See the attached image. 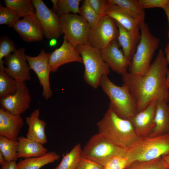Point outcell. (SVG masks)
<instances>
[{
	"label": "cell",
	"instance_id": "6da1fadb",
	"mask_svg": "<svg viewBox=\"0 0 169 169\" xmlns=\"http://www.w3.org/2000/svg\"><path fill=\"white\" fill-rule=\"evenodd\" d=\"M168 63L160 49L147 72L143 75L128 72L122 76L124 84L128 88L137 107V112L155 100L169 102V88L166 84Z\"/></svg>",
	"mask_w": 169,
	"mask_h": 169
},
{
	"label": "cell",
	"instance_id": "7a4b0ae2",
	"mask_svg": "<svg viewBox=\"0 0 169 169\" xmlns=\"http://www.w3.org/2000/svg\"><path fill=\"white\" fill-rule=\"evenodd\" d=\"M96 124L99 133L126 150L139 137L130 120L120 117L110 108Z\"/></svg>",
	"mask_w": 169,
	"mask_h": 169
},
{
	"label": "cell",
	"instance_id": "3957f363",
	"mask_svg": "<svg viewBox=\"0 0 169 169\" xmlns=\"http://www.w3.org/2000/svg\"><path fill=\"white\" fill-rule=\"evenodd\" d=\"M168 155L169 134L139 137L127 149L125 156L128 166L135 161H149Z\"/></svg>",
	"mask_w": 169,
	"mask_h": 169
},
{
	"label": "cell",
	"instance_id": "277c9868",
	"mask_svg": "<svg viewBox=\"0 0 169 169\" xmlns=\"http://www.w3.org/2000/svg\"><path fill=\"white\" fill-rule=\"evenodd\" d=\"M99 85L109 99V108L119 117L129 120L137 113L135 100L125 84L121 86L117 85L107 76L103 75Z\"/></svg>",
	"mask_w": 169,
	"mask_h": 169
},
{
	"label": "cell",
	"instance_id": "5b68a950",
	"mask_svg": "<svg viewBox=\"0 0 169 169\" xmlns=\"http://www.w3.org/2000/svg\"><path fill=\"white\" fill-rule=\"evenodd\" d=\"M139 25L140 39L130 64L128 72L133 74L143 75L150 67L152 58L158 47L160 39L150 32L146 23L145 22Z\"/></svg>",
	"mask_w": 169,
	"mask_h": 169
},
{
	"label": "cell",
	"instance_id": "8992f818",
	"mask_svg": "<svg viewBox=\"0 0 169 169\" xmlns=\"http://www.w3.org/2000/svg\"><path fill=\"white\" fill-rule=\"evenodd\" d=\"M76 49L84 65L85 81L93 88H97L102 76H108L110 73V68L102 60L100 50L92 47L88 43L79 45Z\"/></svg>",
	"mask_w": 169,
	"mask_h": 169
},
{
	"label": "cell",
	"instance_id": "52a82bcc",
	"mask_svg": "<svg viewBox=\"0 0 169 169\" xmlns=\"http://www.w3.org/2000/svg\"><path fill=\"white\" fill-rule=\"evenodd\" d=\"M126 149L119 147L98 133L93 136L82 150L81 157L104 166L113 157L125 156Z\"/></svg>",
	"mask_w": 169,
	"mask_h": 169
},
{
	"label": "cell",
	"instance_id": "ba28073f",
	"mask_svg": "<svg viewBox=\"0 0 169 169\" xmlns=\"http://www.w3.org/2000/svg\"><path fill=\"white\" fill-rule=\"evenodd\" d=\"M60 28L64 36L74 48L79 45L88 43L91 27L81 15L67 14L59 18Z\"/></svg>",
	"mask_w": 169,
	"mask_h": 169
},
{
	"label": "cell",
	"instance_id": "9c48e42d",
	"mask_svg": "<svg viewBox=\"0 0 169 169\" xmlns=\"http://www.w3.org/2000/svg\"><path fill=\"white\" fill-rule=\"evenodd\" d=\"M119 30L115 20L107 15L102 17L97 25L91 28L88 44L92 47L100 50L112 41L117 40Z\"/></svg>",
	"mask_w": 169,
	"mask_h": 169
},
{
	"label": "cell",
	"instance_id": "30bf717a",
	"mask_svg": "<svg viewBox=\"0 0 169 169\" xmlns=\"http://www.w3.org/2000/svg\"><path fill=\"white\" fill-rule=\"evenodd\" d=\"M36 15L48 39H56L63 34L59 22V17L52 9H49L42 0H32Z\"/></svg>",
	"mask_w": 169,
	"mask_h": 169
},
{
	"label": "cell",
	"instance_id": "8fae6325",
	"mask_svg": "<svg viewBox=\"0 0 169 169\" xmlns=\"http://www.w3.org/2000/svg\"><path fill=\"white\" fill-rule=\"evenodd\" d=\"M25 48H21L5 56L3 70L16 81L24 82L31 79L30 69L26 60Z\"/></svg>",
	"mask_w": 169,
	"mask_h": 169
},
{
	"label": "cell",
	"instance_id": "7c38bea8",
	"mask_svg": "<svg viewBox=\"0 0 169 169\" xmlns=\"http://www.w3.org/2000/svg\"><path fill=\"white\" fill-rule=\"evenodd\" d=\"M49 54L44 49H42L37 56L32 57L26 55V59L30 69L36 74L40 85L43 88L42 96L49 99L53 95L50 87L49 74L51 72L49 61Z\"/></svg>",
	"mask_w": 169,
	"mask_h": 169
},
{
	"label": "cell",
	"instance_id": "4fadbf2b",
	"mask_svg": "<svg viewBox=\"0 0 169 169\" xmlns=\"http://www.w3.org/2000/svg\"><path fill=\"white\" fill-rule=\"evenodd\" d=\"M17 90L13 95L0 100L1 108L17 115L23 114L29 107L31 98L25 82L17 81Z\"/></svg>",
	"mask_w": 169,
	"mask_h": 169
},
{
	"label": "cell",
	"instance_id": "5bb4252c",
	"mask_svg": "<svg viewBox=\"0 0 169 169\" xmlns=\"http://www.w3.org/2000/svg\"><path fill=\"white\" fill-rule=\"evenodd\" d=\"M117 41L111 42L100 50L102 60L110 68L122 76L127 73L130 63L125 56Z\"/></svg>",
	"mask_w": 169,
	"mask_h": 169
},
{
	"label": "cell",
	"instance_id": "9a60e30c",
	"mask_svg": "<svg viewBox=\"0 0 169 169\" xmlns=\"http://www.w3.org/2000/svg\"><path fill=\"white\" fill-rule=\"evenodd\" d=\"M62 45L49 54V61L51 72L57 71L61 66L71 62L83 63L82 58L76 48L64 36Z\"/></svg>",
	"mask_w": 169,
	"mask_h": 169
},
{
	"label": "cell",
	"instance_id": "2e32d148",
	"mask_svg": "<svg viewBox=\"0 0 169 169\" xmlns=\"http://www.w3.org/2000/svg\"><path fill=\"white\" fill-rule=\"evenodd\" d=\"M156 101H151L144 109L129 120L139 137L149 135L154 128Z\"/></svg>",
	"mask_w": 169,
	"mask_h": 169
},
{
	"label": "cell",
	"instance_id": "e0dca14e",
	"mask_svg": "<svg viewBox=\"0 0 169 169\" xmlns=\"http://www.w3.org/2000/svg\"><path fill=\"white\" fill-rule=\"evenodd\" d=\"M25 41H40L44 36L43 28L36 15L19 19L13 27Z\"/></svg>",
	"mask_w": 169,
	"mask_h": 169
},
{
	"label": "cell",
	"instance_id": "ac0fdd59",
	"mask_svg": "<svg viewBox=\"0 0 169 169\" xmlns=\"http://www.w3.org/2000/svg\"><path fill=\"white\" fill-rule=\"evenodd\" d=\"M24 125L21 115L13 114L0 108V136L18 141L19 133Z\"/></svg>",
	"mask_w": 169,
	"mask_h": 169
},
{
	"label": "cell",
	"instance_id": "d6986e66",
	"mask_svg": "<svg viewBox=\"0 0 169 169\" xmlns=\"http://www.w3.org/2000/svg\"><path fill=\"white\" fill-rule=\"evenodd\" d=\"M104 16L107 15L122 26L128 32L140 41L141 33L138 23L118 6L109 0Z\"/></svg>",
	"mask_w": 169,
	"mask_h": 169
},
{
	"label": "cell",
	"instance_id": "ffe728a7",
	"mask_svg": "<svg viewBox=\"0 0 169 169\" xmlns=\"http://www.w3.org/2000/svg\"><path fill=\"white\" fill-rule=\"evenodd\" d=\"M39 109H36L26 118V122L28 126L26 137L44 145L47 142L45 131L47 124L39 119Z\"/></svg>",
	"mask_w": 169,
	"mask_h": 169
},
{
	"label": "cell",
	"instance_id": "44dd1931",
	"mask_svg": "<svg viewBox=\"0 0 169 169\" xmlns=\"http://www.w3.org/2000/svg\"><path fill=\"white\" fill-rule=\"evenodd\" d=\"M161 100L156 101L155 126L148 136H155L169 134V105Z\"/></svg>",
	"mask_w": 169,
	"mask_h": 169
},
{
	"label": "cell",
	"instance_id": "7402d4cb",
	"mask_svg": "<svg viewBox=\"0 0 169 169\" xmlns=\"http://www.w3.org/2000/svg\"><path fill=\"white\" fill-rule=\"evenodd\" d=\"M18 141V158L38 157L48 152V149L43 146V145L27 137L19 136Z\"/></svg>",
	"mask_w": 169,
	"mask_h": 169
},
{
	"label": "cell",
	"instance_id": "603a6c76",
	"mask_svg": "<svg viewBox=\"0 0 169 169\" xmlns=\"http://www.w3.org/2000/svg\"><path fill=\"white\" fill-rule=\"evenodd\" d=\"M115 23L119 30L117 41L120 46L122 47L125 56L131 63L140 41L120 24Z\"/></svg>",
	"mask_w": 169,
	"mask_h": 169
},
{
	"label": "cell",
	"instance_id": "cb8c5ba5",
	"mask_svg": "<svg viewBox=\"0 0 169 169\" xmlns=\"http://www.w3.org/2000/svg\"><path fill=\"white\" fill-rule=\"evenodd\" d=\"M59 158V156L56 152L51 151L40 156L20 160L17 163V166L18 169H40L43 166L54 162Z\"/></svg>",
	"mask_w": 169,
	"mask_h": 169
},
{
	"label": "cell",
	"instance_id": "d4e9b609",
	"mask_svg": "<svg viewBox=\"0 0 169 169\" xmlns=\"http://www.w3.org/2000/svg\"><path fill=\"white\" fill-rule=\"evenodd\" d=\"M135 19L139 23H145V12L139 0H109Z\"/></svg>",
	"mask_w": 169,
	"mask_h": 169
},
{
	"label": "cell",
	"instance_id": "484cf974",
	"mask_svg": "<svg viewBox=\"0 0 169 169\" xmlns=\"http://www.w3.org/2000/svg\"><path fill=\"white\" fill-rule=\"evenodd\" d=\"M6 6L21 17L36 15V10L30 0H4Z\"/></svg>",
	"mask_w": 169,
	"mask_h": 169
},
{
	"label": "cell",
	"instance_id": "4316f807",
	"mask_svg": "<svg viewBox=\"0 0 169 169\" xmlns=\"http://www.w3.org/2000/svg\"><path fill=\"white\" fill-rule=\"evenodd\" d=\"M82 150L80 143L76 145L63 156L60 163L54 169H76L81 157Z\"/></svg>",
	"mask_w": 169,
	"mask_h": 169
},
{
	"label": "cell",
	"instance_id": "83f0119b",
	"mask_svg": "<svg viewBox=\"0 0 169 169\" xmlns=\"http://www.w3.org/2000/svg\"><path fill=\"white\" fill-rule=\"evenodd\" d=\"M18 142L0 136V152L6 161H16L18 156Z\"/></svg>",
	"mask_w": 169,
	"mask_h": 169
},
{
	"label": "cell",
	"instance_id": "f1b7e54d",
	"mask_svg": "<svg viewBox=\"0 0 169 169\" xmlns=\"http://www.w3.org/2000/svg\"><path fill=\"white\" fill-rule=\"evenodd\" d=\"M17 88V81L3 70H0V100L14 94Z\"/></svg>",
	"mask_w": 169,
	"mask_h": 169
},
{
	"label": "cell",
	"instance_id": "f546056e",
	"mask_svg": "<svg viewBox=\"0 0 169 169\" xmlns=\"http://www.w3.org/2000/svg\"><path fill=\"white\" fill-rule=\"evenodd\" d=\"M169 166L162 157L147 161H137L125 169H169Z\"/></svg>",
	"mask_w": 169,
	"mask_h": 169
},
{
	"label": "cell",
	"instance_id": "4dcf8cb0",
	"mask_svg": "<svg viewBox=\"0 0 169 169\" xmlns=\"http://www.w3.org/2000/svg\"><path fill=\"white\" fill-rule=\"evenodd\" d=\"M81 0H57L56 14L59 17L64 14L72 13H79V5Z\"/></svg>",
	"mask_w": 169,
	"mask_h": 169
},
{
	"label": "cell",
	"instance_id": "1f68e13d",
	"mask_svg": "<svg viewBox=\"0 0 169 169\" xmlns=\"http://www.w3.org/2000/svg\"><path fill=\"white\" fill-rule=\"evenodd\" d=\"M80 13L87 22L92 28L98 24L102 16L97 14L91 8L88 0L83 1L79 8Z\"/></svg>",
	"mask_w": 169,
	"mask_h": 169
},
{
	"label": "cell",
	"instance_id": "d6a6232c",
	"mask_svg": "<svg viewBox=\"0 0 169 169\" xmlns=\"http://www.w3.org/2000/svg\"><path fill=\"white\" fill-rule=\"evenodd\" d=\"M17 49L14 41L6 36H3L0 39V70H3L4 66L3 59L10 54L15 52Z\"/></svg>",
	"mask_w": 169,
	"mask_h": 169
},
{
	"label": "cell",
	"instance_id": "836d02e7",
	"mask_svg": "<svg viewBox=\"0 0 169 169\" xmlns=\"http://www.w3.org/2000/svg\"><path fill=\"white\" fill-rule=\"evenodd\" d=\"M22 18L7 6L0 4V24H6L13 27L15 24Z\"/></svg>",
	"mask_w": 169,
	"mask_h": 169
},
{
	"label": "cell",
	"instance_id": "e575fe53",
	"mask_svg": "<svg viewBox=\"0 0 169 169\" xmlns=\"http://www.w3.org/2000/svg\"><path fill=\"white\" fill-rule=\"evenodd\" d=\"M90 6L98 14L103 16L109 4L108 0H88Z\"/></svg>",
	"mask_w": 169,
	"mask_h": 169
},
{
	"label": "cell",
	"instance_id": "d590c367",
	"mask_svg": "<svg viewBox=\"0 0 169 169\" xmlns=\"http://www.w3.org/2000/svg\"><path fill=\"white\" fill-rule=\"evenodd\" d=\"M127 165V161L125 156H117L110 160L105 166L113 169H125Z\"/></svg>",
	"mask_w": 169,
	"mask_h": 169
},
{
	"label": "cell",
	"instance_id": "8d00e7d4",
	"mask_svg": "<svg viewBox=\"0 0 169 169\" xmlns=\"http://www.w3.org/2000/svg\"><path fill=\"white\" fill-rule=\"evenodd\" d=\"M76 169H104V166L92 160L81 157Z\"/></svg>",
	"mask_w": 169,
	"mask_h": 169
},
{
	"label": "cell",
	"instance_id": "74e56055",
	"mask_svg": "<svg viewBox=\"0 0 169 169\" xmlns=\"http://www.w3.org/2000/svg\"><path fill=\"white\" fill-rule=\"evenodd\" d=\"M168 1L169 0H139L141 6L144 9L154 8L162 9Z\"/></svg>",
	"mask_w": 169,
	"mask_h": 169
},
{
	"label": "cell",
	"instance_id": "f35d334b",
	"mask_svg": "<svg viewBox=\"0 0 169 169\" xmlns=\"http://www.w3.org/2000/svg\"><path fill=\"white\" fill-rule=\"evenodd\" d=\"M0 169H18L16 161H6L1 166Z\"/></svg>",
	"mask_w": 169,
	"mask_h": 169
},
{
	"label": "cell",
	"instance_id": "ab89813d",
	"mask_svg": "<svg viewBox=\"0 0 169 169\" xmlns=\"http://www.w3.org/2000/svg\"><path fill=\"white\" fill-rule=\"evenodd\" d=\"M162 9L164 11L167 16L169 24V29L167 33V37L169 40V0L168 2L164 7Z\"/></svg>",
	"mask_w": 169,
	"mask_h": 169
},
{
	"label": "cell",
	"instance_id": "60d3db41",
	"mask_svg": "<svg viewBox=\"0 0 169 169\" xmlns=\"http://www.w3.org/2000/svg\"><path fill=\"white\" fill-rule=\"evenodd\" d=\"M166 58L168 64H169V41L167 43L164 49Z\"/></svg>",
	"mask_w": 169,
	"mask_h": 169
},
{
	"label": "cell",
	"instance_id": "b9f144b4",
	"mask_svg": "<svg viewBox=\"0 0 169 169\" xmlns=\"http://www.w3.org/2000/svg\"><path fill=\"white\" fill-rule=\"evenodd\" d=\"M51 1L52 2L53 4V6L52 10L54 11V12L56 13L57 0H52Z\"/></svg>",
	"mask_w": 169,
	"mask_h": 169
},
{
	"label": "cell",
	"instance_id": "7bdbcfd3",
	"mask_svg": "<svg viewBox=\"0 0 169 169\" xmlns=\"http://www.w3.org/2000/svg\"><path fill=\"white\" fill-rule=\"evenodd\" d=\"M6 161L3 156L0 152V164L1 166L4 164Z\"/></svg>",
	"mask_w": 169,
	"mask_h": 169
},
{
	"label": "cell",
	"instance_id": "ee69618b",
	"mask_svg": "<svg viewBox=\"0 0 169 169\" xmlns=\"http://www.w3.org/2000/svg\"><path fill=\"white\" fill-rule=\"evenodd\" d=\"M57 43V41L56 39H52L50 40L49 44L51 47H53L55 46Z\"/></svg>",
	"mask_w": 169,
	"mask_h": 169
},
{
	"label": "cell",
	"instance_id": "f6af8a7d",
	"mask_svg": "<svg viewBox=\"0 0 169 169\" xmlns=\"http://www.w3.org/2000/svg\"><path fill=\"white\" fill-rule=\"evenodd\" d=\"M162 157L169 166V155L163 156Z\"/></svg>",
	"mask_w": 169,
	"mask_h": 169
},
{
	"label": "cell",
	"instance_id": "bcb514c9",
	"mask_svg": "<svg viewBox=\"0 0 169 169\" xmlns=\"http://www.w3.org/2000/svg\"><path fill=\"white\" fill-rule=\"evenodd\" d=\"M166 81L167 86L169 88V69H168L166 74Z\"/></svg>",
	"mask_w": 169,
	"mask_h": 169
},
{
	"label": "cell",
	"instance_id": "7dc6e473",
	"mask_svg": "<svg viewBox=\"0 0 169 169\" xmlns=\"http://www.w3.org/2000/svg\"><path fill=\"white\" fill-rule=\"evenodd\" d=\"M104 169H113L110 167L107 166H104Z\"/></svg>",
	"mask_w": 169,
	"mask_h": 169
},
{
	"label": "cell",
	"instance_id": "c3c4849f",
	"mask_svg": "<svg viewBox=\"0 0 169 169\" xmlns=\"http://www.w3.org/2000/svg\"></svg>",
	"mask_w": 169,
	"mask_h": 169
}]
</instances>
